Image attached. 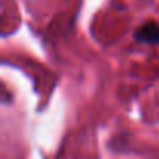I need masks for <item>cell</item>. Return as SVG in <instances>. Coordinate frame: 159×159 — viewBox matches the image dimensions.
<instances>
[{
  "label": "cell",
  "mask_w": 159,
  "mask_h": 159,
  "mask_svg": "<svg viewBox=\"0 0 159 159\" xmlns=\"http://www.w3.org/2000/svg\"><path fill=\"white\" fill-rule=\"evenodd\" d=\"M133 39L142 45H159V24L153 19L142 22L133 31Z\"/></svg>",
  "instance_id": "cell-1"
}]
</instances>
